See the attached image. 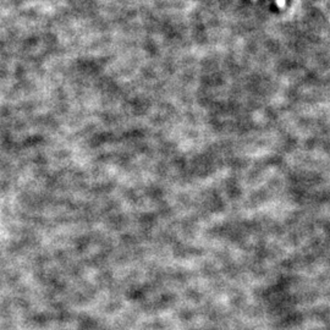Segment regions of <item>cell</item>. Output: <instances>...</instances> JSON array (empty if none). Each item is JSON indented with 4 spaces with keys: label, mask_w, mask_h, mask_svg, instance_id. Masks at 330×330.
Returning a JSON list of instances; mask_svg holds the SVG:
<instances>
[{
    "label": "cell",
    "mask_w": 330,
    "mask_h": 330,
    "mask_svg": "<svg viewBox=\"0 0 330 330\" xmlns=\"http://www.w3.org/2000/svg\"><path fill=\"white\" fill-rule=\"evenodd\" d=\"M290 2H291V0H285V3H286V5H289V4H290Z\"/></svg>",
    "instance_id": "obj_1"
},
{
    "label": "cell",
    "mask_w": 330,
    "mask_h": 330,
    "mask_svg": "<svg viewBox=\"0 0 330 330\" xmlns=\"http://www.w3.org/2000/svg\"><path fill=\"white\" fill-rule=\"evenodd\" d=\"M270 2H272V4H274V0H270Z\"/></svg>",
    "instance_id": "obj_2"
}]
</instances>
